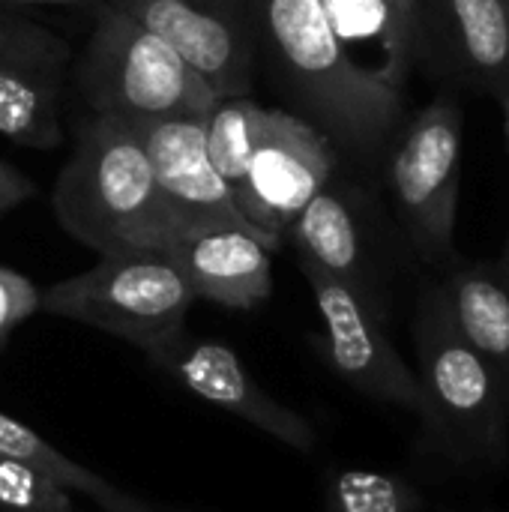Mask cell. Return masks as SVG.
<instances>
[{
  "mask_svg": "<svg viewBox=\"0 0 509 512\" xmlns=\"http://www.w3.org/2000/svg\"><path fill=\"white\" fill-rule=\"evenodd\" d=\"M285 240L294 243L300 261L330 273L387 318V261L357 189L330 180L303 207Z\"/></svg>",
  "mask_w": 509,
  "mask_h": 512,
  "instance_id": "11",
  "label": "cell"
},
{
  "mask_svg": "<svg viewBox=\"0 0 509 512\" xmlns=\"http://www.w3.org/2000/svg\"><path fill=\"white\" fill-rule=\"evenodd\" d=\"M423 495L399 474L375 468L333 471L324 512H420Z\"/></svg>",
  "mask_w": 509,
  "mask_h": 512,
  "instance_id": "20",
  "label": "cell"
},
{
  "mask_svg": "<svg viewBox=\"0 0 509 512\" xmlns=\"http://www.w3.org/2000/svg\"><path fill=\"white\" fill-rule=\"evenodd\" d=\"M444 285L456 330L489 363L509 399V267L465 264Z\"/></svg>",
  "mask_w": 509,
  "mask_h": 512,
  "instance_id": "15",
  "label": "cell"
},
{
  "mask_svg": "<svg viewBox=\"0 0 509 512\" xmlns=\"http://www.w3.org/2000/svg\"><path fill=\"white\" fill-rule=\"evenodd\" d=\"M417 63L474 93L509 90L507 0H414Z\"/></svg>",
  "mask_w": 509,
  "mask_h": 512,
  "instance_id": "10",
  "label": "cell"
},
{
  "mask_svg": "<svg viewBox=\"0 0 509 512\" xmlns=\"http://www.w3.org/2000/svg\"><path fill=\"white\" fill-rule=\"evenodd\" d=\"M276 249L249 228H192L165 252L195 300L225 309H255L273 294Z\"/></svg>",
  "mask_w": 509,
  "mask_h": 512,
  "instance_id": "14",
  "label": "cell"
},
{
  "mask_svg": "<svg viewBox=\"0 0 509 512\" xmlns=\"http://www.w3.org/2000/svg\"><path fill=\"white\" fill-rule=\"evenodd\" d=\"M33 312H39V288L27 276L0 264V339H6Z\"/></svg>",
  "mask_w": 509,
  "mask_h": 512,
  "instance_id": "23",
  "label": "cell"
},
{
  "mask_svg": "<svg viewBox=\"0 0 509 512\" xmlns=\"http://www.w3.org/2000/svg\"><path fill=\"white\" fill-rule=\"evenodd\" d=\"M33 195H36V183L12 162L0 159V219L15 207H21L24 201H30Z\"/></svg>",
  "mask_w": 509,
  "mask_h": 512,
  "instance_id": "24",
  "label": "cell"
},
{
  "mask_svg": "<svg viewBox=\"0 0 509 512\" xmlns=\"http://www.w3.org/2000/svg\"><path fill=\"white\" fill-rule=\"evenodd\" d=\"M507 267H509V252H507Z\"/></svg>",
  "mask_w": 509,
  "mask_h": 512,
  "instance_id": "30",
  "label": "cell"
},
{
  "mask_svg": "<svg viewBox=\"0 0 509 512\" xmlns=\"http://www.w3.org/2000/svg\"><path fill=\"white\" fill-rule=\"evenodd\" d=\"M3 345H6V339H0V351H3Z\"/></svg>",
  "mask_w": 509,
  "mask_h": 512,
  "instance_id": "29",
  "label": "cell"
},
{
  "mask_svg": "<svg viewBox=\"0 0 509 512\" xmlns=\"http://www.w3.org/2000/svg\"><path fill=\"white\" fill-rule=\"evenodd\" d=\"M147 360L159 366L162 372H168L177 384H183L198 399L273 435L291 450H300V453L315 450L318 435L309 426V420L279 405L273 396H267L255 384L243 360L225 342L192 339L189 333H180L159 351L147 354Z\"/></svg>",
  "mask_w": 509,
  "mask_h": 512,
  "instance_id": "12",
  "label": "cell"
},
{
  "mask_svg": "<svg viewBox=\"0 0 509 512\" xmlns=\"http://www.w3.org/2000/svg\"><path fill=\"white\" fill-rule=\"evenodd\" d=\"M165 39L216 93L252 96L258 48L246 0H111Z\"/></svg>",
  "mask_w": 509,
  "mask_h": 512,
  "instance_id": "9",
  "label": "cell"
},
{
  "mask_svg": "<svg viewBox=\"0 0 509 512\" xmlns=\"http://www.w3.org/2000/svg\"><path fill=\"white\" fill-rule=\"evenodd\" d=\"M132 129L138 132L147 150V159L153 165L165 201L171 204V210L177 213L186 231L222 228V225L255 231L240 213L228 183L213 168L204 138V117H162V120L132 123Z\"/></svg>",
  "mask_w": 509,
  "mask_h": 512,
  "instance_id": "13",
  "label": "cell"
},
{
  "mask_svg": "<svg viewBox=\"0 0 509 512\" xmlns=\"http://www.w3.org/2000/svg\"><path fill=\"white\" fill-rule=\"evenodd\" d=\"M258 60L291 111L330 138L339 156L375 159L402 126V87L360 63L333 30L324 0H246Z\"/></svg>",
  "mask_w": 509,
  "mask_h": 512,
  "instance_id": "1",
  "label": "cell"
},
{
  "mask_svg": "<svg viewBox=\"0 0 509 512\" xmlns=\"http://www.w3.org/2000/svg\"><path fill=\"white\" fill-rule=\"evenodd\" d=\"M501 102V108H504V120H507V144H509V90L498 99Z\"/></svg>",
  "mask_w": 509,
  "mask_h": 512,
  "instance_id": "27",
  "label": "cell"
},
{
  "mask_svg": "<svg viewBox=\"0 0 509 512\" xmlns=\"http://www.w3.org/2000/svg\"><path fill=\"white\" fill-rule=\"evenodd\" d=\"M390 3H393V9H396L399 21H402L405 33L411 36L414 51H417V12H414V0H390Z\"/></svg>",
  "mask_w": 509,
  "mask_h": 512,
  "instance_id": "25",
  "label": "cell"
},
{
  "mask_svg": "<svg viewBox=\"0 0 509 512\" xmlns=\"http://www.w3.org/2000/svg\"><path fill=\"white\" fill-rule=\"evenodd\" d=\"M48 3H78V0H0V6H48Z\"/></svg>",
  "mask_w": 509,
  "mask_h": 512,
  "instance_id": "26",
  "label": "cell"
},
{
  "mask_svg": "<svg viewBox=\"0 0 509 512\" xmlns=\"http://www.w3.org/2000/svg\"><path fill=\"white\" fill-rule=\"evenodd\" d=\"M51 210L60 228L96 255L168 252L186 234L138 132L99 114L78 126L75 147L51 189Z\"/></svg>",
  "mask_w": 509,
  "mask_h": 512,
  "instance_id": "2",
  "label": "cell"
},
{
  "mask_svg": "<svg viewBox=\"0 0 509 512\" xmlns=\"http://www.w3.org/2000/svg\"><path fill=\"white\" fill-rule=\"evenodd\" d=\"M63 66L9 63L0 66V135L30 150H54L63 141L60 123Z\"/></svg>",
  "mask_w": 509,
  "mask_h": 512,
  "instance_id": "16",
  "label": "cell"
},
{
  "mask_svg": "<svg viewBox=\"0 0 509 512\" xmlns=\"http://www.w3.org/2000/svg\"><path fill=\"white\" fill-rule=\"evenodd\" d=\"M75 72L93 114L129 126L207 117L219 102V93L165 39L111 0L102 6Z\"/></svg>",
  "mask_w": 509,
  "mask_h": 512,
  "instance_id": "4",
  "label": "cell"
},
{
  "mask_svg": "<svg viewBox=\"0 0 509 512\" xmlns=\"http://www.w3.org/2000/svg\"><path fill=\"white\" fill-rule=\"evenodd\" d=\"M0 456L33 468L36 474L48 477L54 486H60L69 495L75 492V495H84V498L96 501L105 512H144L141 501H135L132 495L114 489L108 480L87 471L84 465L66 459L45 438H39L30 426H24L21 420L9 417L3 411H0Z\"/></svg>",
  "mask_w": 509,
  "mask_h": 512,
  "instance_id": "17",
  "label": "cell"
},
{
  "mask_svg": "<svg viewBox=\"0 0 509 512\" xmlns=\"http://www.w3.org/2000/svg\"><path fill=\"white\" fill-rule=\"evenodd\" d=\"M339 150L324 132L285 108H270L249 171L234 195L246 222L276 249L303 207L336 177Z\"/></svg>",
  "mask_w": 509,
  "mask_h": 512,
  "instance_id": "7",
  "label": "cell"
},
{
  "mask_svg": "<svg viewBox=\"0 0 509 512\" xmlns=\"http://www.w3.org/2000/svg\"><path fill=\"white\" fill-rule=\"evenodd\" d=\"M66 57H69V48L54 30L30 18L0 12V66H9V63L63 66Z\"/></svg>",
  "mask_w": 509,
  "mask_h": 512,
  "instance_id": "22",
  "label": "cell"
},
{
  "mask_svg": "<svg viewBox=\"0 0 509 512\" xmlns=\"http://www.w3.org/2000/svg\"><path fill=\"white\" fill-rule=\"evenodd\" d=\"M507 39H509V0H507Z\"/></svg>",
  "mask_w": 509,
  "mask_h": 512,
  "instance_id": "28",
  "label": "cell"
},
{
  "mask_svg": "<svg viewBox=\"0 0 509 512\" xmlns=\"http://www.w3.org/2000/svg\"><path fill=\"white\" fill-rule=\"evenodd\" d=\"M324 6L333 21V30L339 33V39L348 51L354 48V42L381 39L384 63L378 72L390 84L402 87L405 75L417 63V51H414V42L405 33L393 3L390 0H324Z\"/></svg>",
  "mask_w": 509,
  "mask_h": 512,
  "instance_id": "18",
  "label": "cell"
},
{
  "mask_svg": "<svg viewBox=\"0 0 509 512\" xmlns=\"http://www.w3.org/2000/svg\"><path fill=\"white\" fill-rule=\"evenodd\" d=\"M0 512H75L69 492L33 468L0 456Z\"/></svg>",
  "mask_w": 509,
  "mask_h": 512,
  "instance_id": "21",
  "label": "cell"
},
{
  "mask_svg": "<svg viewBox=\"0 0 509 512\" xmlns=\"http://www.w3.org/2000/svg\"><path fill=\"white\" fill-rule=\"evenodd\" d=\"M300 270L324 318L327 360L336 375L363 396L411 411L426 423L429 408L420 378L390 342L387 318L315 264L300 261Z\"/></svg>",
  "mask_w": 509,
  "mask_h": 512,
  "instance_id": "8",
  "label": "cell"
},
{
  "mask_svg": "<svg viewBox=\"0 0 509 512\" xmlns=\"http://www.w3.org/2000/svg\"><path fill=\"white\" fill-rule=\"evenodd\" d=\"M387 192L414 252L426 261L453 255L462 183V108L438 96L387 144Z\"/></svg>",
  "mask_w": 509,
  "mask_h": 512,
  "instance_id": "6",
  "label": "cell"
},
{
  "mask_svg": "<svg viewBox=\"0 0 509 512\" xmlns=\"http://www.w3.org/2000/svg\"><path fill=\"white\" fill-rule=\"evenodd\" d=\"M192 288L165 252H114L39 291V309L111 333L144 354L186 333Z\"/></svg>",
  "mask_w": 509,
  "mask_h": 512,
  "instance_id": "5",
  "label": "cell"
},
{
  "mask_svg": "<svg viewBox=\"0 0 509 512\" xmlns=\"http://www.w3.org/2000/svg\"><path fill=\"white\" fill-rule=\"evenodd\" d=\"M417 378L426 432L462 465H501L509 447V399L489 363L456 330L444 285H429L414 312Z\"/></svg>",
  "mask_w": 509,
  "mask_h": 512,
  "instance_id": "3",
  "label": "cell"
},
{
  "mask_svg": "<svg viewBox=\"0 0 509 512\" xmlns=\"http://www.w3.org/2000/svg\"><path fill=\"white\" fill-rule=\"evenodd\" d=\"M267 114L270 108H264L252 96H228V99H219L213 111L204 117L207 153L219 177L228 183L231 195H237L249 171L258 138L267 126Z\"/></svg>",
  "mask_w": 509,
  "mask_h": 512,
  "instance_id": "19",
  "label": "cell"
}]
</instances>
